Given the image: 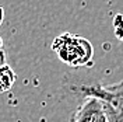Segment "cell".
I'll use <instances>...</instances> for the list:
<instances>
[{
  "label": "cell",
  "mask_w": 123,
  "mask_h": 122,
  "mask_svg": "<svg viewBox=\"0 0 123 122\" xmlns=\"http://www.w3.org/2000/svg\"><path fill=\"white\" fill-rule=\"evenodd\" d=\"M0 48H3V39L0 38Z\"/></svg>",
  "instance_id": "7"
},
{
  "label": "cell",
  "mask_w": 123,
  "mask_h": 122,
  "mask_svg": "<svg viewBox=\"0 0 123 122\" xmlns=\"http://www.w3.org/2000/svg\"><path fill=\"white\" fill-rule=\"evenodd\" d=\"M64 86L78 98L92 97L98 100L108 122H123V81L105 86L99 81L67 80Z\"/></svg>",
  "instance_id": "1"
},
{
  "label": "cell",
  "mask_w": 123,
  "mask_h": 122,
  "mask_svg": "<svg viewBox=\"0 0 123 122\" xmlns=\"http://www.w3.org/2000/svg\"><path fill=\"white\" fill-rule=\"evenodd\" d=\"M6 61H7V56H6V52L3 48H0V66L6 65Z\"/></svg>",
  "instance_id": "5"
},
{
  "label": "cell",
  "mask_w": 123,
  "mask_h": 122,
  "mask_svg": "<svg viewBox=\"0 0 123 122\" xmlns=\"http://www.w3.org/2000/svg\"><path fill=\"white\" fill-rule=\"evenodd\" d=\"M70 122H108L99 101L92 97L81 98V104L73 112Z\"/></svg>",
  "instance_id": "3"
},
{
  "label": "cell",
  "mask_w": 123,
  "mask_h": 122,
  "mask_svg": "<svg viewBox=\"0 0 123 122\" xmlns=\"http://www.w3.org/2000/svg\"><path fill=\"white\" fill-rule=\"evenodd\" d=\"M15 80H17V75L7 63L0 66V94L10 91L14 86Z\"/></svg>",
  "instance_id": "4"
},
{
  "label": "cell",
  "mask_w": 123,
  "mask_h": 122,
  "mask_svg": "<svg viewBox=\"0 0 123 122\" xmlns=\"http://www.w3.org/2000/svg\"><path fill=\"white\" fill-rule=\"evenodd\" d=\"M52 49L59 56L62 62L73 68L91 66L94 49L88 39L73 35V34H62L56 37L52 42Z\"/></svg>",
  "instance_id": "2"
},
{
  "label": "cell",
  "mask_w": 123,
  "mask_h": 122,
  "mask_svg": "<svg viewBox=\"0 0 123 122\" xmlns=\"http://www.w3.org/2000/svg\"><path fill=\"white\" fill-rule=\"evenodd\" d=\"M3 20H4V8L0 6V25L3 24Z\"/></svg>",
  "instance_id": "6"
}]
</instances>
